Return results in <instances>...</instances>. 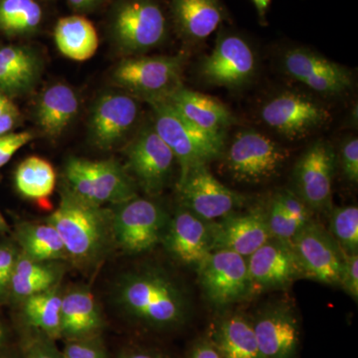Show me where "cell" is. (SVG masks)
<instances>
[{"label": "cell", "mask_w": 358, "mask_h": 358, "mask_svg": "<svg viewBox=\"0 0 358 358\" xmlns=\"http://www.w3.org/2000/svg\"><path fill=\"white\" fill-rule=\"evenodd\" d=\"M262 358H294L300 343V327L289 303L268 306L252 320Z\"/></svg>", "instance_id": "obj_20"}, {"label": "cell", "mask_w": 358, "mask_h": 358, "mask_svg": "<svg viewBox=\"0 0 358 358\" xmlns=\"http://www.w3.org/2000/svg\"><path fill=\"white\" fill-rule=\"evenodd\" d=\"M60 235L68 255L88 260L98 254L106 238V217L96 205L65 195L48 219Z\"/></svg>", "instance_id": "obj_7"}, {"label": "cell", "mask_w": 358, "mask_h": 358, "mask_svg": "<svg viewBox=\"0 0 358 358\" xmlns=\"http://www.w3.org/2000/svg\"><path fill=\"white\" fill-rule=\"evenodd\" d=\"M79 98L68 85L48 87L40 95L35 109L39 129L50 138H57L74 121L79 112Z\"/></svg>", "instance_id": "obj_25"}, {"label": "cell", "mask_w": 358, "mask_h": 358, "mask_svg": "<svg viewBox=\"0 0 358 358\" xmlns=\"http://www.w3.org/2000/svg\"><path fill=\"white\" fill-rule=\"evenodd\" d=\"M65 176L73 194L96 206L119 204L136 196L133 178L114 159L72 157L66 164Z\"/></svg>", "instance_id": "obj_6"}, {"label": "cell", "mask_w": 358, "mask_h": 358, "mask_svg": "<svg viewBox=\"0 0 358 358\" xmlns=\"http://www.w3.org/2000/svg\"><path fill=\"white\" fill-rule=\"evenodd\" d=\"M15 105H14L13 100L8 96H6V94L0 92V115L6 114Z\"/></svg>", "instance_id": "obj_48"}, {"label": "cell", "mask_w": 358, "mask_h": 358, "mask_svg": "<svg viewBox=\"0 0 358 358\" xmlns=\"http://www.w3.org/2000/svg\"><path fill=\"white\" fill-rule=\"evenodd\" d=\"M210 341L224 358H262L254 331L253 322L246 315H225L211 331Z\"/></svg>", "instance_id": "obj_26"}, {"label": "cell", "mask_w": 358, "mask_h": 358, "mask_svg": "<svg viewBox=\"0 0 358 358\" xmlns=\"http://www.w3.org/2000/svg\"><path fill=\"white\" fill-rule=\"evenodd\" d=\"M282 67L289 77L320 95L341 96L352 88L350 71L305 47L287 50Z\"/></svg>", "instance_id": "obj_16"}, {"label": "cell", "mask_w": 358, "mask_h": 358, "mask_svg": "<svg viewBox=\"0 0 358 358\" xmlns=\"http://www.w3.org/2000/svg\"><path fill=\"white\" fill-rule=\"evenodd\" d=\"M275 195H277L278 199H279L280 202H281L289 219H291L300 229L312 220L313 211L310 210L308 205L294 192V190L282 189Z\"/></svg>", "instance_id": "obj_36"}, {"label": "cell", "mask_w": 358, "mask_h": 358, "mask_svg": "<svg viewBox=\"0 0 358 358\" xmlns=\"http://www.w3.org/2000/svg\"><path fill=\"white\" fill-rule=\"evenodd\" d=\"M253 294L291 287L303 278L292 242L272 239L247 260Z\"/></svg>", "instance_id": "obj_17"}, {"label": "cell", "mask_w": 358, "mask_h": 358, "mask_svg": "<svg viewBox=\"0 0 358 358\" xmlns=\"http://www.w3.org/2000/svg\"><path fill=\"white\" fill-rule=\"evenodd\" d=\"M129 171L145 192L159 194L173 176L176 157L152 124L143 127L126 150Z\"/></svg>", "instance_id": "obj_15"}, {"label": "cell", "mask_w": 358, "mask_h": 358, "mask_svg": "<svg viewBox=\"0 0 358 358\" xmlns=\"http://www.w3.org/2000/svg\"><path fill=\"white\" fill-rule=\"evenodd\" d=\"M20 238L24 255L32 260L42 262L68 255L60 235L50 223L25 226Z\"/></svg>", "instance_id": "obj_33"}, {"label": "cell", "mask_w": 358, "mask_h": 358, "mask_svg": "<svg viewBox=\"0 0 358 358\" xmlns=\"http://www.w3.org/2000/svg\"><path fill=\"white\" fill-rule=\"evenodd\" d=\"M185 65L181 54L124 58L115 66L113 81L138 100H164L182 86Z\"/></svg>", "instance_id": "obj_5"}, {"label": "cell", "mask_w": 358, "mask_h": 358, "mask_svg": "<svg viewBox=\"0 0 358 358\" xmlns=\"http://www.w3.org/2000/svg\"><path fill=\"white\" fill-rule=\"evenodd\" d=\"M15 186L28 199L43 200L55 189L56 173L48 160L39 157H27L16 169Z\"/></svg>", "instance_id": "obj_30"}, {"label": "cell", "mask_w": 358, "mask_h": 358, "mask_svg": "<svg viewBox=\"0 0 358 358\" xmlns=\"http://www.w3.org/2000/svg\"><path fill=\"white\" fill-rule=\"evenodd\" d=\"M341 171L348 181L358 182V140L357 136H350L343 141L341 148Z\"/></svg>", "instance_id": "obj_37"}, {"label": "cell", "mask_w": 358, "mask_h": 358, "mask_svg": "<svg viewBox=\"0 0 358 358\" xmlns=\"http://www.w3.org/2000/svg\"><path fill=\"white\" fill-rule=\"evenodd\" d=\"M121 358H162L157 353L148 352V350H131L124 353Z\"/></svg>", "instance_id": "obj_47"}, {"label": "cell", "mask_w": 358, "mask_h": 358, "mask_svg": "<svg viewBox=\"0 0 358 358\" xmlns=\"http://www.w3.org/2000/svg\"><path fill=\"white\" fill-rule=\"evenodd\" d=\"M109 32L122 53H145L166 39V13L157 0H117L110 13Z\"/></svg>", "instance_id": "obj_3"}, {"label": "cell", "mask_w": 358, "mask_h": 358, "mask_svg": "<svg viewBox=\"0 0 358 358\" xmlns=\"http://www.w3.org/2000/svg\"><path fill=\"white\" fill-rule=\"evenodd\" d=\"M4 338V331L3 329H2V327L0 326V343H1L2 339Z\"/></svg>", "instance_id": "obj_50"}, {"label": "cell", "mask_w": 358, "mask_h": 358, "mask_svg": "<svg viewBox=\"0 0 358 358\" xmlns=\"http://www.w3.org/2000/svg\"><path fill=\"white\" fill-rule=\"evenodd\" d=\"M189 358H224L210 341H199L192 348Z\"/></svg>", "instance_id": "obj_43"}, {"label": "cell", "mask_w": 358, "mask_h": 358, "mask_svg": "<svg viewBox=\"0 0 358 358\" xmlns=\"http://www.w3.org/2000/svg\"><path fill=\"white\" fill-rule=\"evenodd\" d=\"M54 40L60 53L75 61L89 60L99 47L95 26L81 15L60 18L54 28Z\"/></svg>", "instance_id": "obj_28"}, {"label": "cell", "mask_w": 358, "mask_h": 358, "mask_svg": "<svg viewBox=\"0 0 358 358\" xmlns=\"http://www.w3.org/2000/svg\"><path fill=\"white\" fill-rule=\"evenodd\" d=\"M261 117L266 124L291 141L307 138L331 120L324 106L296 92H284L264 103Z\"/></svg>", "instance_id": "obj_11"}, {"label": "cell", "mask_w": 358, "mask_h": 358, "mask_svg": "<svg viewBox=\"0 0 358 358\" xmlns=\"http://www.w3.org/2000/svg\"><path fill=\"white\" fill-rule=\"evenodd\" d=\"M222 157L233 180L244 185H262L279 176L289 152L266 134L255 129H243L237 133L227 150L225 148Z\"/></svg>", "instance_id": "obj_4"}, {"label": "cell", "mask_w": 358, "mask_h": 358, "mask_svg": "<svg viewBox=\"0 0 358 358\" xmlns=\"http://www.w3.org/2000/svg\"><path fill=\"white\" fill-rule=\"evenodd\" d=\"M343 289L353 301L358 300V254H346L343 257V270H341L339 286Z\"/></svg>", "instance_id": "obj_38"}, {"label": "cell", "mask_w": 358, "mask_h": 358, "mask_svg": "<svg viewBox=\"0 0 358 358\" xmlns=\"http://www.w3.org/2000/svg\"><path fill=\"white\" fill-rule=\"evenodd\" d=\"M336 155L327 141H317L294 167V192L313 212L331 210Z\"/></svg>", "instance_id": "obj_13"}, {"label": "cell", "mask_w": 358, "mask_h": 358, "mask_svg": "<svg viewBox=\"0 0 358 358\" xmlns=\"http://www.w3.org/2000/svg\"><path fill=\"white\" fill-rule=\"evenodd\" d=\"M176 31L189 43H202L227 20L220 0H171Z\"/></svg>", "instance_id": "obj_23"}, {"label": "cell", "mask_w": 358, "mask_h": 358, "mask_svg": "<svg viewBox=\"0 0 358 358\" xmlns=\"http://www.w3.org/2000/svg\"><path fill=\"white\" fill-rule=\"evenodd\" d=\"M120 299L129 315L150 327L179 326L187 315L185 294L171 278L159 271L129 275L122 282Z\"/></svg>", "instance_id": "obj_1"}, {"label": "cell", "mask_w": 358, "mask_h": 358, "mask_svg": "<svg viewBox=\"0 0 358 358\" xmlns=\"http://www.w3.org/2000/svg\"><path fill=\"white\" fill-rule=\"evenodd\" d=\"M164 100L195 128L213 136H225L226 129L237 122L221 101L183 86Z\"/></svg>", "instance_id": "obj_22"}, {"label": "cell", "mask_w": 358, "mask_h": 358, "mask_svg": "<svg viewBox=\"0 0 358 358\" xmlns=\"http://www.w3.org/2000/svg\"><path fill=\"white\" fill-rule=\"evenodd\" d=\"M329 233L346 254L358 251V208L357 205L333 209Z\"/></svg>", "instance_id": "obj_34"}, {"label": "cell", "mask_w": 358, "mask_h": 358, "mask_svg": "<svg viewBox=\"0 0 358 358\" xmlns=\"http://www.w3.org/2000/svg\"><path fill=\"white\" fill-rule=\"evenodd\" d=\"M196 270L204 296L214 308H227L253 296L246 258L235 252L212 251Z\"/></svg>", "instance_id": "obj_8"}, {"label": "cell", "mask_w": 358, "mask_h": 358, "mask_svg": "<svg viewBox=\"0 0 358 358\" xmlns=\"http://www.w3.org/2000/svg\"><path fill=\"white\" fill-rule=\"evenodd\" d=\"M208 224L212 251L228 250L248 258L271 239L267 210L262 206H257L244 213L238 211Z\"/></svg>", "instance_id": "obj_19"}, {"label": "cell", "mask_w": 358, "mask_h": 358, "mask_svg": "<svg viewBox=\"0 0 358 358\" xmlns=\"http://www.w3.org/2000/svg\"><path fill=\"white\" fill-rule=\"evenodd\" d=\"M20 120V113L16 106L11 108L6 114L0 115V138L11 133Z\"/></svg>", "instance_id": "obj_44"}, {"label": "cell", "mask_w": 358, "mask_h": 358, "mask_svg": "<svg viewBox=\"0 0 358 358\" xmlns=\"http://www.w3.org/2000/svg\"><path fill=\"white\" fill-rule=\"evenodd\" d=\"M178 189L183 208L205 222L236 213L249 200L246 195L221 183L205 164L189 169L178 183Z\"/></svg>", "instance_id": "obj_9"}, {"label": "cell", "mask_w": 358, "mask_h": 358, "mask_svg": "<svg viewBox=\"0 0 358 358\" xmlns=\"http://www.w3.org/2000/svg\"><path fill=\"white\" fill-rule=\"evenodd\" d=\"M62 296L47 289L26 299L24 313L30 326L38 329L50 339L61 336Z\"/></svg>", "instance_id": "obj_31"}, {"label": "cell", "mask_w": 358, "mask_h": 358, "mask_svg": "<svg viewBox=\"0 0 358 358\" xmlns=\"http://www.w3.org/2000/svg\"><path fill=\"white\" fill-rule=\"evenodd\" d=\"M41 74V61L30 47L0 45V92L9 98L31 91Z\"/></svg>", "instance_id": "obj_24"}, {"label": "cell", "mask_w": 358, "mask_h": 358, "mask_svg": "<svg viewBox=\"0 0 358 358\" xmlns=\"http://www.w3.org/2000/svg\"><path fill=\"white\" fill-rule=\"evenodd\" d=\"M164 240L167 250L186 265L197 267L212 252L208 222L183 207L169 221Z\"/></svg>", "instance_id": "obj_21"}, {"label": "cell", "mask_w": 358, "mask_h": 358, "mask_svg": "<svg viewBox=\"0 0 358 358\" xmlns=\"http://www.w3.org/2000/svg\"><path fill=\"white\" fill-rule=\"evenodd\" d=\"M268 232L272 239L291 242L300 228L289 219L277 195L271 200L267 208Z\"/></svg>", "instance_id": "obj_35"}, {"label": "cell", "mask_w": 358, "mask_h": 358, "mask_svg": "<svg viewBox=\"0 0 358 358\" xmlns=\"http://www.w3.org/2000/svg\"><path fill=\"white\" fill-rule=\"evenodd\" d=\"M303 278L339 286L345 252L324 226L312 220L292 239Z\"/></svg>", "instance_id": "obj_14"}, {"label": "cell", "mask_w": 358, "mask_h": 358, "mask_svg": "<svg viewBox=\"0 0 358 358\" xmlns=\"http://www.w3.org/2000/svg\"><path fill=\"white\" fill-rule=\"evenodd\" d=\"M103 0H67L71 8L77 13H87L93 10Z\"/></svg>", "instance_id": "obj_45"}, {"label": "cell", "mask_w": 358, "mask_h": 358, "mask_svg": "<svg viewBox=\"0 0 358 358\" xmlns=\"http://www.w3.org/2000/svg\"><path fill=\"white\" fill-rule=\"evenodd\" d=\"M55 281L56 274L51 268L24 255L15 261L9 285L16 296L27 299L50 289Z\"/></svg>", "instance_id": "obj_32"}, {"label": "cell", "mask_w": 358, "mask_h": 358, "mask_svg": "<svg viewBox=\"0 0 358 358\" xmlns=\"http://www.w3.org/2000/svg\"><path fill=\"white\" fill-rule=\"evenodd\" d=\"M61 358H105L103 348L92 338L70 341Z\"/></svg>", "instance_id": "obj_40"}, {"label": "cell", "mask_w": 358, "mask_h": 358, "mask_svg": "<svg viewBox=\"0 0 358 358\" xmlns=\"http://www.w3.org/2000/svg\"><path fill=\"white\" fill-rule=\"evenodd\" d=\"M138 100L128 93H109L94 103L89 120L92 143L103 150L119 145L134 128L140 117Z\"/></svg>", "instance_id": "obj_18"}, {"label": "cell", "mask_w": 358, "mask_h": 358, "mask_svg": "<svg viewBox=\"0 0 358 358\" xmlns=\"http://www.w3.org/2000/svg\"><path fill=\"white\" fill-rule=\"evenodd\" d=\"M33 140V134L30 131L11 133L0 138V169L9 162L21 148Z\"/></svg>", "instance_id": "obj_39"}, {"label": "cell", "mask_w": 358, "mask_h": 358, "mask_svg": "<svg viewBox=\"0 0 358 358\" xmlns=\"http://www.w3.org/2000/svg\"><path fill=\"white\" fill-rule=\"evenodd\" d=\"M154 110V128L179 166V181L192 167L208 166L221 159L226 148L225 136H213L195 128L183 119L166 100L148 103Z\"/></svg>", "instance_id": "obj_2"}, {"label": "cell", "mask_w": 358, "mask_h": 358, "mask_svg": "<svg viewBox=\"0 0 358 358\" xmlns=\"http://www.w3.org/2000/svg\"><path fill=\"white\" fill-rule=\"evenodd\" d=\"M102 327V319L93 294L74 291L62 298L61 336L70 341L92 338Z\"/></svg>", "instance_id": "obj_27"}, {"label": "cell", "mask_w": 358, "mask_h": 358, "mask_svg": "<svg viewBox=\"0 0 358 358\" xmlns=\"http://www.w3.org/2000/svg\"><path fill=\"white\" fill-rule=\"evenodd\" d=\"M255 53L247 40L236 33L220 32L213 50L202 59L200 76L206 83L239 88L255 76Z\"/></svg>", "instance_id": "obj_12"}, {"label": "cell", "mask_w": 358, "mask_h": 358, "mask_svg": "<svg viewBox=\"0 0 358 358\" xmlns=\"http://www.w3.org/2000/svg\"><path fill=\"white\" fill-rule=\"evenodd\" d=\"M115 205L117 208L113 218V229L122 249L129 253H141L164 239L169 221L159 204L136 196Z\"/></svg>", "instance_id": "obj_10"}, {"label": "cell", "mask_w": 358, "mask_h": 358, "mask_svg": "<svg viewBox=\"0 0 358 358\" xmlns=\"http://www.w3.org/2000/svg\"><path fill=\"white\" fill-rule=\"evenodd\" d=\"M27 358H61L55 346L50 343V338L35 339L28 348Z\"/></svg>", "instance_id": "obj_42"}, {"label": "cell", "mask_w": 358, "mask_h": 358, "mask_svg": "<svg viewBox=\"0 0 358 358\" xmlns=\"http://www.w3.org/2000/svg\"><path fill=\"white\" fill-rule=\"evenodd\" d=\"M7 229H8V226H7L6 219H4L2 214L0 213V232H3V231H6Z\"/></svg>", "instance_id": "obj_49"}, {"label": "cell", "mask_w": 358, "mask_h": 358, "mask_svg": "<svg viewBox=\"0 0 358 358\" xmlns=\"http://www.w3.org/2000/svg\"><path fill=\"white\" fill-rule=\"evenodd\" d=\"M43 22V7L37 0H0V34L9 38L31 36Z\"/></svg>", "instance_id": "obj_29"}, {"label": "cell", "mask_w": 358, "mask_h": 358, "mask_svg": "<svg viewBox=\"0 0 358 358\" xmlns=\"http://www.w3.org/2000/svg\"><path fill=\"white\" fill-rule=\"evenodd\" d=\"M15 261L13 249L0 246V293L10 284Z\"/></svg>", "instance_id": "obj_41"}, {"label": "cell", "mask_w": 358, "mask_h": 358, "mask_svg": "<svg viewBox=\"0 0 358 358\" xmlns=\"http://www.w3.org/2000/svg\"><path fill=\"white\" fill-rule=\"evenodd\" d=\"M252 2H253L254 6H255L259 21H260V23H262V24H266L271 0H252Z\"/></svg>", "instance_id": "obj_46"}]
</instances>
